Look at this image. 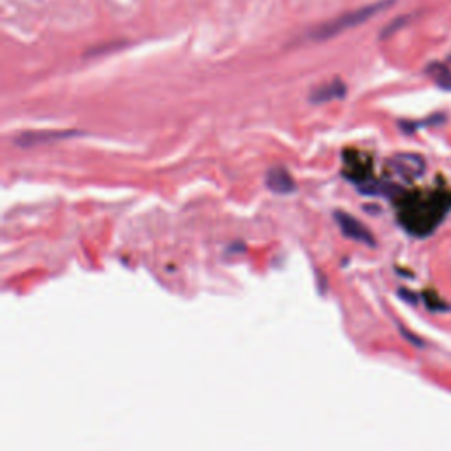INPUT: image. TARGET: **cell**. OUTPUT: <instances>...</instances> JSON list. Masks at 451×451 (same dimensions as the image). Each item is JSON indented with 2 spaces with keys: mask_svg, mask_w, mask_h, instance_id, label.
Segmentation results:
<instances>
[{
  "mask_svg": "<svg viewBox=\"0 0 451 451\" xmlns=\"http://www.w3.org/2000/svg\"><path fill=\"white\" fill-rule=\"evenodd\" d=\"M335 221H337V224L341 226L342 233H344L348 238H351V240L370 245V247L376 245V240H374L369 227L362 224V222H360L356 217H353V215L346 214V212H335Z\"/></svg>",
  "mask_w": 451,
  "mask_h": 451,
  "instance_id": "7a4b0ae2",
  "label": "cell"
},
{
  "mask_svg": "<svg viewBox=\"0 0 451 451\" xmlns=\"http://www.w3.org/2000/svg\"><path fill=\"white\" fill-rule=\"evenodd\" d=\"M389 6H393V0H379V2L369 4V6L360 7V9L349 11V13L341 14V16H337L335 20L326 21V23L321 25V27L314 32L312 38L317 39V41L333 38V35L341 34V32L349 30V28L358 27V25L365 23L367 20L374 18L376 14L381 13V11L388 9Z\"/></svg>",
  "mask_w": 451,
  "mask_h": 451,
  "instance_id": "6da1fadb",
  "label": "cell"
},
{
  "mask_svg": "<svg viewBox=\"0 0 451 451\" xmlns=\"http://www.w3.org/2000/svg\"><path fill=\"white\" fill-rule=\"evenodd\" d=\"M389 166L395 169L399 175L407 176V178H416L425 171L423 159L413 154H400L389 161Z\"/></svg>",
  "mask_w": 451,
  "mask_h": 451,
  "instance_id": "3957f363",
  "label": "cell"
},
{
  "mask_svg": "<svg viewBox=\"0 0 451 451\" xmlns=\"http://www.w3.org/2000/svg\"><path fill=\"white\" fill-rule=\"evenodd\" d=\"M428 74L435 79V83H438L441 89L451 90V71L446 69L443 64H432V66L428 67Z\"/></svg>",
  "mask_w": 451,
  "mask_h": 451,
  "instance_id": "8992f818",
  "label": "cell"
},
{
  "mask_svg": "<svg viewBox=\"0 0 451 451\" xmlns=\"http://www.w3.org/2000/svg\"><path fill=\"white\" fill-rule=\"evenodd\" d=\"M266 185L275 194H291L295 190V182L284 168H273L266 173Z\"/></svg>",
  "mask_w": 451,
  "mask_h": 451,
  "instance_id": "277c9868",
  "label": "cell"
},
{
  "mask_svg": "<svg viewBox=\"0 0 451 451\" xmlns=\"http://www.w3.org/2000/svg\"><path fill=\"white\" fill-rule=\"evenodd\" d=\"M346 96V86L342 81L328 83V85L321 86L319 90L312 93V103H326V101L342 99Z\"/></svg>",
  "mask_w": 451,
  "mask_h": 451,
  "instance_id": "5b68a950",
  "label": "cell"
}]
</instances>
